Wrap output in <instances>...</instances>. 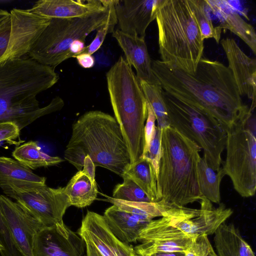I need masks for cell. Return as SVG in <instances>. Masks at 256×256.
<instances>
[{"label": "cell", "instance_id": "8992f818", "mask_svg": "<svg viewBox=\"0 0 256 256\" xmlns=\"http://www.w3.org/2000/svg\"><path fill=\"white\" fill-rule=\"evenodd\" d=\"M106 79L115 118L127 146L132 164L143 152L147 102L136 74L122 56L106 72Z\"/></svg>", "mask_w": 256, "mask_h": 256}, {"label": "cell", "instance_id": "d4e9b609", "mask_svg": "<svg viewBox=\"0 0 256 256\" xmlns=\"http://www.w3.org/2000/svg\"><path fill=\"white\" fill-rule=\"evenodd\" d=\"M196 172L199 190L202 196L211 202L220 204V184L225 173L222 166L218 171L214 170L206 159L200 156L197 162Z\"/></svg>", "mask_w": 256, "mask_h": 256}, {"label": "cell", "instance_id": "4dcf8cb0", "mask_svg": "<svg viewBox=\"0 0 256 256\" xmlns=\"http://www.w3.org/2000/svg\"><path fill=\"white\" fill-rule=\"evenodd\" d=\"M192 240L144 241L142 242L141 244L134 248V252L140 256H152L158 253L175 252L184 254Z\"/></svg>", "mask_w": 256, "mask_h": 256}, {"label": "cell", "instance_id": "30bf717a", "mask_svg": "<svg viewBox=\"0 0 256 256\" xmlns=\"http://www.w3.org/2000/svg\"><path fill=\"white\" fill-rule=\"evenodd\" d=\"M6 196L14 200L45 227L63 221L71 206L64 187L54 188L46 184H10L0 186Z\"/></svg>", "mask_w": 256, "mask_h": 256}, {"label": "cell", "instance_id": "ba28073f", "mask_svg": "<svg viewBox=\"0 0 256 256\" xmlns=\"http://www.w3.org/2000/svg\"><path fill=\"white\" fill-rule=\"evenodd\" d=\"M170 126L198 144L204 158L214 170L223 164L222 154L226 148V133L220 124L210 114L169 94L162 89Z\"/></svg>", "mask_w": 256, "mask_h": 256}, {"label": "cell", "instance_id": "d6986e66", "mask_svg": "<svg viewBox=\"0 0 256 256\" xmlns=\"http://www.w3.org/2000/svg\"><path fill=\"white\" fill-rule=\"evenodd\" d=\"M108 4V0H40L28 10L50 18H68L104 10Z\"/></svg>", "mask_w": 256, "mask_h": 256}, {"label": "cell", "instance_id": "5b68a950", "mask_svg": "<svg viewBox=\"0 0 256 256\" xmlns=\"http://www.w3.org/2000/svg\"><path fill=\"white\" fill-rule=\"evenodd\" d=\"M161 61L194 74L204 50V40L189 0H162L156 18Z\"/></svg>", "mask_w": 256, "mask_h": 256}, {"label": "cell", "instance_id": "ee69618b", "mask_svg": "<svg viewBox=\"0 0 256 256\" xmlns=\"http://www.w3.org/2000/svg\"><path fill=\"white\" fill-rule=\"evenodd\" d=\"M130 256H140L138 254H137L134 251V250L133 251L131 252Z\"/></svg>", "mask_w": 256, "mask_h": 256}, {"label": "cell", "instance_id": "74e56055", "mask_svg": "<svg viewBox=\"0 0 256 256\" xmlns=\"http://www.w3.org/2000/svg\"><path fill=\"white\" fill-rule=\"evenodd\" d=\"M147 110L148 116L144 128V144L142 156L146 153L148 148L156 126L155 123L156 120L154 112L148 102Z\"/></svg>", "mask_w": 256, "mask_h": 256}, {"label": "cell", "instance_id": "7dc6e473", "mask_svg": "<svg viewBox=\"0 0 256 256\" xmlns=\"http://www.w3.org/2000/svg\"></svg>", "mask_w": 256, "mask_h": 256}, {"label": "cell", "instance_id": "e575fe53", "mask_svg": "<svg viewBox=\"0 0 256 256\" xmlns=\"http://www.w3.org/2000/svg\"><path fill=\"white\" fill-rule=\"evenodd\" d=\"M161 130L156 126L154 134L146 153L142 156L150 160L158 175L161 158Z\"/></svg>", "mask_w": 256, "mask_h": 256}, {"label": "cell", "instance_id": "2e32d148", "mask_svg": "<svg viewBox=\"0 0 256 256\" xmlns=\"http://www.w3.org/2000/svg\"><path fill=\"white\" fill-rule=\"evenodd\" d=\"M162 0H118L115 6L118 30L145 38L149 24L156 18Z\"/></svg>", "mask_w": 256, "mask_h": 256}, {"label": "cell", "instance_id": "7bdbcfd3", "mask_svg": "<svg viewBox=\"0 0 256 256\" xmlns=\"http://www.w3.org/2000/svg\"><path fill=\"white\" fill-rule=\"evenodd\" d=\"M155 256H184V254L175 252H165L158 253L154 254Z\"/></svg>", "mask_w": 256, "mask_h": 256}, {"label": "cell", "instance_id": "9a60e30c", "mask_svg": "<svg viewBox=\"0 0 256 256\" xmlns=\"http://www.w3.org/2000/svg\"><path fill=\"white\" fill-rule=\"evenodd\" d=\"M226 54L228 68L230 70L238 92L252 101L250 106H256V62L248 56L232 38H226L220 41Z\"/></svg>", "mask_w": 256, "mask_h": 256}, {"label": "cell", "instance_id": "f546056e", "mask_svg": "<svg viewBox=\"0 0 256 256\" xmlns=\"http://www.w3.org/2000/svg\"><path fill=\"white\" fill-rule=\"evenodd\" d=\"M144 96L152 108L160 130L170 126V120L162 96V88L160 84H149L140 80Z\"/></svg>", "mask_w": 256, "mask_h": 256}, {"label": "cell", "instance_id": "ab89813d", "mask_svg": "<svg viewBox=\"0 0 256 256\" xmlns=\"http://www.w3.org/2000/svg\"><path fill=\"white\" fill-rule=\"evenodd\" d=\"M95 168L96 166L92 159L88 156H86L84 160L83 168L82 171L94 182H96Z\"/></svg>", "mask_w": 256, "mask_h": 256}, {"label": "cell", "instance_id": "e0dca14e", "mask_svg": "<svg viewBox=\"0 0 256 256\" xmlns=\"http://www.w3.org/2000/svg\"><path fill=\"white\" fill-rule=\"evenodd\" d=\"M77 233L90 240L102 256H130L134 250L113 234L103 216L94 212H87Z\"/></svg>", "mask_w": 256, "mask_h": 256}, {"label": "cell", "instance_id": "d590c367", "mask_svg": "<svg viewBox=\"0 0 256 256\" xmlns=\"http://www.w3.org/2000/svg\"><path fill=\"white\" fill-rule=\"evenodd\" d=\"M10 31V14L5 10L0 9V58L7 49Z\"/></svg>", "mask_w": 256, "mask_h": 256}, {"label": "cell", "instance_id": "ffe728a7", "mask_svg": "<svg viewBox=\"0 0 256 256\" xmlns=\"http://www.w3.org/2000/svg\"><path fill=\"white\" fill-rule=\"evenodd\" d=\"M212 14L219 22L222 30H228L238 36L256 54V34L254 28L240 16L230 0H206Z\"/></svg>", "mask_w": 256, "mask_h": 256}, {"label": "cell", "instance_id": "ac0fdd59", "mask_svg": "<svg viewBox=\"0 0 256 256\" xmlns=\"http://www.w3.org/2000/svg\"><path fill=\"white\" fill-rule=\"evenodd\" d=\"M112 36L123 50L127 62L135 68L139 80L160 84L152 68L144 38L124 34L118 29L114 31Z\"/></svg>", "mask_w": 256, "mask_h": 256}, {"label": "cell", "instance_id": "f35d334b", "mask_svg": "<svg viewBox=\"0 0 256 256\" xmlns=\"http://www.w3.org/2000/svg\"><path fill=\"white\" fill-rule=\"evenodd\" d=\"M78 64L84 68H90L94 66L95 60L90 54L84 52L76 56Z\"/></svg>", "mask_w": 256, "mask_h": 256}, {"label": "cell", "instance_id": "4316f807", "mask_svg": "<svg viewBox=\"0 0 256 256\" xmlns=\"http://www.w3.org/2000/svg\"><path fill=\"white\" fill-rule=\"evenodd\" d=\"M46 178L34 173L17 160L0 157V186L10 184H46Z\"/></svg>", "mask_w": 256, "mask_h": 256}, {"label": "cell", "instance_id": "7a4b0ae2", "mask_svg": "<svg viewBox=\"0 0 256 256\" xmlns=\"http://www.w3.org/2000/svg\"><path fill=\"white\" fill-rule=\"evenodd\" d=\"M59 76L54 68L30 58L0 64V122L15 123L21 130L37 119L60 110L63 100L57 96L40 107L36 96L54 86Z\"/></svg>", "mask_w": 256, "mask_h": 256}, {"label": "cell", "instance_id": "9c48e42d", "mask_svg": "<svg viewBox=\"0 0 256 256\" xmlns=\"http://www.w3.org/2000/svg\"><path fill=\"white\" fill-rule=\"evenodd\" d=\"M111 1L104 10L74 18H52L50 24L36 40L28 54L42 65L55 68L70 58L71 44L76 40H85L92 32L107 21Z\"/></svg>", "mask_w": 256, "mask_h": 256}, {"label": "cell", "instance_id": "83f0119b", "mask_svg": "<svg viewBox=\"0 0 256 256\" xmlns=\"http://www.w3.org/2000/svg\"><path fill=\"white\" fill-rule=\"evenodd\" d=\"M108 201L120 209L148 222L154 218L162 217L169 209L175 206L161 200L157 202H133L108 197Z\"/></svg>", "mask_w": 256, "mask_h": 256}, {"label": "cell", "instance_id": "3957f363", "mask_svg": "<svg viewBox=\"0 0 256 256\" xmlns=\"http://www.w3.org/2000/svg\"><path fill=\"white\" fill-rule=\"evenodd\" d=\"M86 156L96 167L106 168L121 177L131 164L120 126L112 116L90 110L73 124L64 158L79 171Z\"/></svg>", "mask_w": 256, "mask_h": 256}, {"label": "cell", "instance_id": "52a82bcc", "mask_svg": "<svg viewBox=\"0 0 256 256\" xmlns=\"http://www.w3.org/2000/svg\"><path fill=\"white\" fill-rule=\"evenodd\" d=\"M249 107L225 131L226 156L222 169L242 197L256 190V118Z\"/></svg>", "mask_w": 256, "mask_h": 256}, {"label": "cell", "instance_id": "f6af8a7d", "mask_svg": "<svg viewBox=\"0 0 256 256\" xmlns=\"http://www.w3.org/2000/svg\"><path fill=\"white\" fill-rule=\"evenodd\" d=\"M3 246L0 244V252L3 250Z\"/></svg>", "mask_w": 256, "mask_h": 256}, {"label": "cell", "instance_id": "8fae6325", "mask_svg": "<svg viewBox=\"0 0 256 256\" xmlns=\"http://www.w3.org/2000/svg\"><path fill=\"white\" fill-rule=\"evenodd\" d=\"M199 209L174 206L162 216L170 226L194 240L197 236L214 234L218 228L232 214V210L220 203L214 208L210 200L202 196Z\"/></svg>", "mask_w": 256, "mask_h": 256}, {"label": "cell", "instance_id": "8d00e7d4", "mask_svg": "<svg viewBox=\"0 0 256 256\" xmlns=\"http://www.w3.org/2000/svg\"><path fill=\"white\" fill-rule=\"evenodd\" d=\"M20 130L14 122H0V142L6 141L10 144L18 146L16 142L19 138Z\"/></svg>", "mask_w": 256, "mask_h": 256}, {"label": "cell", "instance_id": "484cf974", "mask_svg": "<svg viewBox=\"0 0 256 256\" xmlns=\"http://www.w3.org/2000/svg\"><path fill=\"white\" fill-rule=\"evenodd\" d=\"M16 160L30 170L56 165L64 160L43 152L36 142L29 141L16 146L12 152Z\"/></svg>", "mask_w": 256, "mask_h": 256}, {"label": "cell", "instance_id": "1f68e13d", "mask_svg": "<svg viewBox=\"0 0 256 256\" xmlns=\"http://www.w3.org/2000/svg\"><path fill=\"white\" fill-rule=\"evenodd\" d=\"M122 178L124 182L116 186L112 198L133 202H152L145 192L134 182L126 177Z\"/></svg>", "mask_w": 256, "mask_h": 256}, {"label": "cell", "instance_id": "cb8c5ba5", "mask_svg": "<svg viewBox=\"0 0 256 256\" xmlns=\"http://www.w3.org/2000/svg\"><path fill=\"white\" fill-rule=\"evenodd\" d=\"M64 191L71 206L79 208L90 206L98 194L96 182H92L82 170L72 177L64 186Z\"/></svg>", "mask_w": 256, "mask_h": 256}, {"label": "cell", "instance_id": "6da1fadb", "mask_svg": "<svg viewBox=\"0 0 256 256\" xmlns=\"http://www.w3.org/2000/svg\"><path fill=\"white\" fill-rule=\"evenodd\" d=\"M152 66L164 92L210 114L224 130L249 108L230 68L218 60L202 57L194 74L160 60H152Z\"/></svg>", "mask_w": 256, "mask_h": 256}, {"label": "cell", "instance_id": "60d3db41", "mask_svg": "<svg viewBox=\"0 0 256 256\" xmlns=\"http://www.w3.org/2000/svg\"><path fill=\"white\" fill-rule=\"evenodd\" d=\"M85 40H79L74 41L70 46L69 52L71 58H76L85 51Z\"/></svg>", "mask_w": 256, "mask_h": 256}, {"label": "cell", "instance_id": "5bb4252c", "mask_svg": "<svg viewBox=\"0 0 256 256\" xmlns=\"http://www.w3.org/2000/svg\"><path fill=\"white\" fill-rule=\"evenodd\" d=\"M0 208L15 244L22 256H33L35 235L45 228L16 202L0 194Z\"/></svg>", "mask_w": 256, "mask_h": 256}, {"label": "cell", "instance_id": "7402d4cb", "mask_svg": "<svg viewBox=\"0 0 256 256\" xmlns=\"http://www.w3.org/2000/svg\"><path fill=\"white\" fill-rule=\"evenodd\" d=\"M214 234L218 256H255L250 244L233 224L223 223Z\"/></svg>", "mask_w": 256, "mask_h": 256}, {"label": "cell", "instance_id": "4fadbf2b", "mask_svg": "<svg viewBox=\"0 0 256 256\" xmlns=\"http://www.w3.org/2000/svg\"><path fill=\"white\" fill-rule=\"evenodd\" d=\"M86 250L84 240L63 221L43 228L34 238L33 256H84Z\"/></svg>", "mask_w": 256, "mask_h": 256}, {"label": "cell", "instance_id": "836d02e7", "mask_svg": "<svg viewBox=\"0 0 256 256\" xmlns=\"http://www.w3.org/2000/svg\"><path fill=\"white\" fill-rule=\"evenodd\" d=\"M208 236L202 234L193 240L184 256H218Z\"/></svg>", "mask_w": 256, "mask_h": 256}, {"label": "cell", "instance_id": "603a6c76", "mask_svg": "<svg viewBox=\"0 0 256 256\" xmlns=\"http://www.w3.org/2000/svg\"><path fill=\"white\" fill-rule=\"evenodd\" d=\"M126 177L138 184L152 202L162 200L158 185V176L151 162L141 156L130 164L122 176Z\"/></svg>", "mask_w": 256, "mask_h": 256}, {"label": "cell", "instance_id": "7c38bea8", "mask_svg": "<svg viewBox=\"0 0 256 256\" xmlns=\"http://www.w3.org/2000/svg\"><path fill=\"white\" fill-rule=\"evenodd\" d=\"M11 31L10 41L0 64L22 58L28 54L39 36L50 24L51 18L30 12L28 9L13 8L10 12Z\"/></svg>", "mask_w": 256, "mask_h": 256}, {"label": "cell", "instance_id": "d6a6232c", "mask_svg": "<svg viewBox=\"0 0 256 256\" xmlns=\"http://www.w3.org/2000/svg\"><path fill=\"white\" fill-rule=\"evenodd\" d=\"M118 2V0L111 1L109 16L106 22L97 30L95 38L91 43L86 46L84 52L92 55L100 48L106 36L114 32V27L118 24L115 10V6Z\"/></svg>", "mask_w": 256, "mask_h": 256}, {"label": "cell", "instance_id": "b9f144b4", "mask_svg": "<svg viewBox=\"0 0 256 256\" xmlns=\"http://www.w3.org/2000/svg\"><path fill=\"white\" fill-rule=\"evenodd\" d=\"M82 239L85 242L86 248L84 256H102L90 240L86 238Z\"/></svg>", "mask_w": 256, "mask_h": 256}, {"label": "cell", "instance_id": "277c9868", "mask_svg": "<svg viewBox=\"0 0 256 256\" xmlns=\"http://www.w3.org/2000/svg\"><path fill=\"white\" fill-rule=\"evenodd\" d=\"M158 185L162 200L178 206L199 202L202 196L196 164L201 148L169 126L161 130Z\"/></svg>", "mask_w": 256, "mask_h": 256}, {"label": "cell", "instance_id": "bcb514c9", "mask_svg": "<svg viewBox=\"0 0 256 256\" xmlns=\"http://www.w3.org/2000/svg\"><path fill=\"white\" fill-rule=\"evenodd\" d=\"M152 256H154V255H152Z\"/></svg>", "mask_w": 256, "mask_h": 256}, {"label": "cell", "instance_id": "f1b7e54d", "mask_svg": "<svg viewBox=\"0 0 256 256\" xmlns=\"http://www.w3.org/2000/svg\"><path fill=\"white\" fill-rule=\"evenodd\" d=\"M202 40L213 38L218 44L222 30L216 26L206 0H189Z\"/></svg>", "mask_w": 256, "mask_h": 256}, {"label": "cell", "instance_id": "44dd1931", "mask_svg": "<svg viewBox=\"0 0 256 256\" xmlns=\"http://www.w3.org/2000/svg\"><path fill=\"white\" fill-rule=\"evenodd\" d=\"M109 228L120 241L128 244L138 240L140 231L148 223L113 204L103 215Z\"/></svg>", "mask_w": 256, "mask_h": 256}]
</instances>
